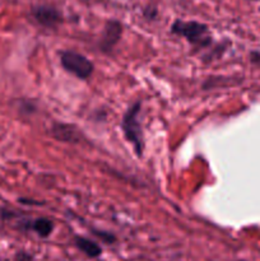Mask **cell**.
<instances>
[{
  "label": "cell",
  "mask_w": 260,
  "mask_h": 261,
  "mask_svg": "<svg viewBox=\"0 0 260 261\" xmlns=\"http://www.w3.org/2000/svg\"><path fill=\"white\" fill-rule=\"evenodd\" d=\"M171 31L175 35L185 37L191 45L199 46V47H205L212 42L208 27L203 23L195 22V20H189V22L176 20L171 25Z\"/></svg>",
  "instance_id": "obj_1"
},
{
  "label": "cell",
  "mask_w": 260,
  "mask_h": 261,
  "mask_svg": "<svg viewBox=\"0 0 260 261\" xmlns=\"http://www.w3.org/2000/svg\"><path fill=\"white\" fill-rule=\"evenodd\" d=\"M139 112L140 102H135V103H133L132 106L127 109V111L125 112L121 121V127L127 142L134 147L135 153H137L138 155H142L144 145H143L142 127H140V122L139 120H138Z\"/></svg>",
  "instance_id": "obj_2"
},
{
  "label": "cell",
  "mask_w": 260,
  "mask_h": 261,
  "mask_svg": "<svg viewBox=\"0 0 260 261\" xmlns=\"http://www.w3.org/2000/svg\"><path fill=\"white\" fill-rule=\"evenodd\" d=\"M61 65L66 71L75 75L76 78L86 81L93 73V63L82 54L75 51H63L60 53Z\"/></svg>",
  "instance_id": "obj_3"
},
{
  "label": "cell",
  "mask_w": 260,
  "mask_h": 261,
  "mask_svg": "<svg viewBox=\"0 0 260 261\" xmlns=\"http://www.w3.org/2000/svg\"><path fill=\"white\" fill-rule=\"evenodd\" d=\"M122 35V25L119 20H109L103 28L99 40V48L103 53H109L120 41Z\"/></svg>",
  "instance_id": "obj_4"
},
{
  "label": "cell",
  "mask_w": 260,
  "mask_h": 261,
  "mask_svg": "<svg viewBox=\"0 0 260 261\" xmlns=\"http://www.w3.org/2000/svg\"><path fill=\"white\" fill-rule=\"evenodd\" d=\"M32 15L36 22L47 28H54L61 22V14L55 8L47 5H38L32 9Z\"/></svg>",
  "instance_id": "obj_5"
},
{
  "label": "cell",
  "mask_w": 260,
  "mask_h": 261,
  "mask_svg": "<svg viewBox=\"0 0 260 261\" xmlns=\"http://www.w3.org/2000/svg\"><path fill=\"white\" fill-rule=\"evenodd\" d=\"M51 135L60 142L78 143L81 139V133L73 125L68 124H56L51 129Z\"/></svg>",
  "instance_id": "obj_6"
},
{
  "label": "cell",
  "mask_w": 260,
  "mask_h": 261,
  "mask_svg": "<svg viewBox=\"0 0 260 261\" xmlns=\"http://www.w3.org/2000/svg\"><path fill=\"white\" fill-rule=\"evenodd\" d=\"M75 245L81 251H83L87 256L89 257H97L101 255L102 250L96 242L91 241L84 237H75Z\"/></svg>",
  "instance_id": "obj_7"
},
{
  "label": "cell",
  "mask_w": 260,
  "mask_h": 261,
  "mask_svg": "<svg viewBox=\"0 0 260 261\" xmlns=\"http://www.w3.org/2000/svg\"><path fill=\"white\" fill-rule=\"evenodd\" d=\"M32 229L41 237H47L53 232L54 223L47 218H38L32 223Z\"/></svg>",
  "instance_id": "obj_8"
},
{
  "label": "cell",
  "mask_w": 260,
  "mask_h": 261,
  "mask_svg": "<svg viewBox=\"0 0 260 261\" xmlns=\"http://www.w3.org/2000/svg\"><path fill=\"white\" fill-rule=\"evenodd\" d=\"M17 260L18 261H33L32 256L28 254H24V252H20V254L17 256Z\"/></svg>",
  "instance_id": "obj_9"
},
{
  "label": "cell",
  "mask_w": 260,
  "mask_h": 261,
  "mask_svg": "<svg viewBox=\"0 0 260 261\" xmlns=\"http://www.w3.org/2000/svg\"><path fill=\"white\" fill-rule=\"evenodd\" d=\"M255 2H260V0H255Z\"/></svg>",
  "instance_id": "obj_10"
},
{
  "label": "cell",
  "mask_w": 260,
  "mask_h": 261,
  "mask_svg": "<svg viewBox=\"0 0 260 261\" xmlns=\"http://www.w3.org/2000/svg\"><path fill=\"white\" fill-rule=\"evenodd\" d=\"M240 261H242V260H240Z\"/></svg>",
  "instance_id": "obj_11"
}]
</instances>
